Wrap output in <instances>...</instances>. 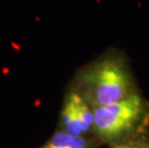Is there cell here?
Segmentation results:
<instances>
[{"label":"cell","mask_w":149,"mask_h":148,"mask_svg":"<svg viewBox=\"0 0 149 148\" xmlns=\"http://www.w3.org/2000/svg\"><path fill=\"white\" fill-rule=\"evenodd\" d=\"M71 89L91 109L119 102L138 93L127 60L117 51H109L82 67L75 75Z\"/></svg>","instance_id":"obj_1"},{"label":"cell","mask_w":149,"mask_h":148,"mask_svg":"<svg viewBox=\"0 0 149 148\" xmlns=\"http://www.w3.org/2000/svg\"><path fill=\"white\" fill-rule=\"evenodd\" d=\"M93 133L102 140L123 137L139 123L144 113V101L139 93L119 102L93 109Z\"/></svg>","instance_id":"obj_2"},{"label":"cell","mask_w":149,"mask_h":148,"mask_svg":"<svg viewBox=\"0 0 149 148\" xmlns=\"http://www.w3.org/2000/svg\"><path fill=\"white\" fill-rule=\"evenodd\" d=\"M59 125V130L76 137H86L93 132V109L72 89L65 98Z\"/></svg>","instance_id":"obj_3"},{"label":"cell","mask_w":149,"mask_h":148,"mask_svg":"<svg viewBox=\"0 0 149 148\" xmlns=\"http://www.w3.org/2000/svg\"><path fill=\"white\" fill-rule=\"evenodd\" d=\"M40 148H90L86 137H76L58 130Z\"/></svg>","instance_id":"obj_4"},{"label":"cell","mask_w":149,"mask_h":148,"mask_svg":"<svg viewBox=\"0 0 149 148\" xmlns=\"http://www.w3.org/2000/svg\"><path fill=\"white\" fill-rule=\"evenodd\" d=\"M123 145L124 148H149V140L147 138H138L123 141Z\"/></svg>","instance_id":"obj_5"}]
</instances>
